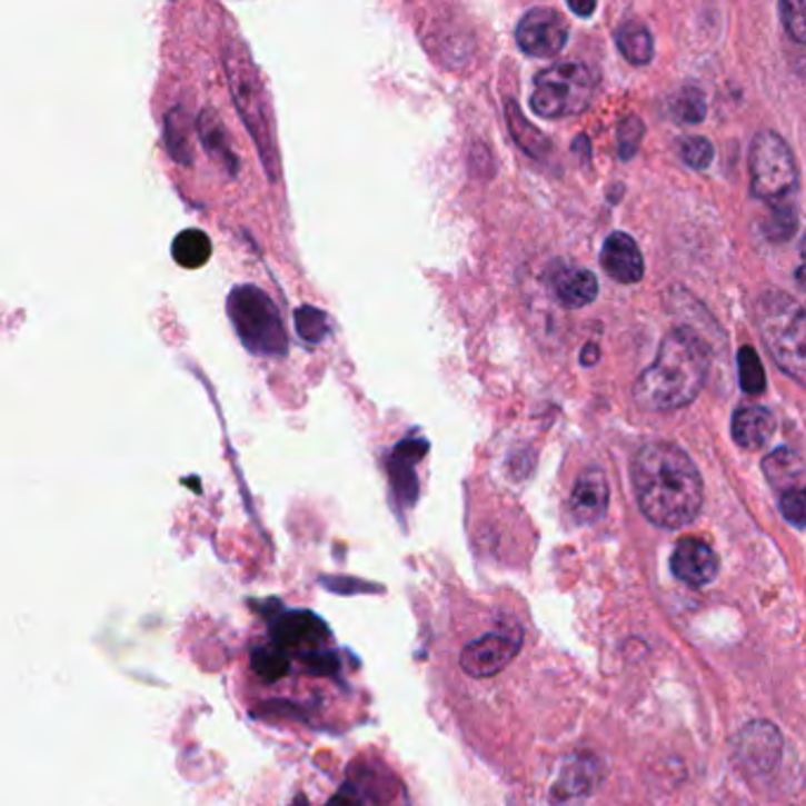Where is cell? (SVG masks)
<instances>
[{
    "label": "cell",
    "instance_id": "obj_3",
    "mask_svg": "<svg viewBox=\"0 0 806 806\" xmlns=\"http://www.w3.org/2000/svg\"><path fill=\"white\" fill-rule=\"evenodd\" d=\"M755 320L774 362L797 384L806 379V315L783 291H766L755 306Z\"/></svg>",
    "mask_w": 806,
    "mask_h": 806
},
{
    "label": "cell",
    "instance_id": "obj_10",
    "mask_svg": "<svg viewBox=\"0 0 806 806\" xmlns=\"http://www.w3.org/2000/svg\"><path fill=\"white\" fill-rule=\"evenodd\" d=\"M671 573L688 587H705L719 573V558L705 541L684 537L671 554Z\"/></svg>",
    "mask_w": 806,
    "mask_h": 806
},
{
    "label": "cell",
    "instance_id": "obj_31",
    "mask_svg": "<svg viewBox=\"0 0 806 806\" xmlns=\"http://www.w3.org/2000/svg\"><path fill=\"white\" fill-rule=\"evenodd\" d=\"M568 8L575 12V14H583V17H589L594 10H596V3H568Z\"/></svg>",
    "mask_w": 806,
    "mask_h": 806
},
{
    "label": "cell",
    "instance_id": "obj_18",
    "mask_svg": "<svg viewBox=\"0 0 806 806\" xmlns=\"http://www.w3.org/2000/svg\"><path fill=\"white\" fill-rule=\"evenodd\" d=\"M615 43L629 64L644 67L653 60V36L641 22L627 20L625 24L617 27Z\"/></svg>",
    "mask_w": 806,
    "mask_h": 806
},
{
    "label": "cell",
    "instance_id": "obj_25",
    "mask_svg": "<svg viewBox=\"0 0 806 806\" xmlns=\"http://www.w3.org/2000/svg\"><path fill=\"white\" fill-rule=\"evenodd\" d=\"M251 663H253V669L266 681L282 679L289 671V658L285 655V650H279V648H258L253 653Z\"/></svg>",
    "mask_w": 806,
    "mask_h": 806
},
{
    "label": "cell",
    "instance_id": "obj_21",
    "mask_svg": "<svg viewBox=\"0 0 806 806\" xmlns=\"http://www.w3.org/2000/svg\"><path fill=\"white\" fill-rule=\"evenodd\" d=\"M506 119H509L511 133H514L516 142L525 149V152L533 155V157H539V155H545V149H549V142L539 136V130L530 121L523 119V115H520L518 107L514 102H509V115H506Z\"/></svg>",
    "mask_w": 806,
    "mask_h": 806
},
{
    "label": "cell",
    "instance_id": "obj_8",
    "mask_svg": "<svg viewBox=\"0 0 806 806\" xmlns=\"http://www.w3.org/2000/svg\"><path fill=\"white\" fill-rule=\"evenodd\" d=\"M516 41L530 58H556L568 43V22L551 8H533L518 22Z\"/></svg>",
    "mask_w": 806,
    "mask_h": 806
},
{
    "label": "cell",
    "instance_id": "obj_19",
    "mask_svg": "<svg viewBox=\"0 0 806 806\" xmlns=\"http://www.w3.org/2000/svg\"><path fill=\"white\" fill-rule=\"evenodd\" d=\"M171 253H173V258H176V262L180 268L199 270V268L206 266V262H209V258L213 253V247H211V239L206 237V232H201V230H182L173 239Z\"/></svg>",
    "mask_w": 806,
    "mask_h": 806
},
{
    "label": "cell",
    "instance_id": "obj_24",
    "mask_svg": "<svg viewBox=\"0 0 806 806\" xmlns=\"http://www.w3.org/2000/svg\"><path fill=\"white\" fill-rule=\"evenodd\" d=\"M674 117H677L681 123H700L707 115V102L703 90L698 88H684L677 98L671 102Z\"/></svg>",
    "mask_w": 806,
    "mask_h": 806
},
{
    "label": "cell",
    "instance_id": "obj_6",
    "mask_svg": "<svg viewBox=\"0 0 806 806\" xmlns=\"http://www.w3.org/2000/svg\"><path fill=\"white\" fill-rule=\"evenodd\" d=\"M749 190L762 201H778L795 192L797 163L785 140L772 130H762L749 147Z\"/></svg>",
    "mask_w": 806,
    "mask_h": 806
},
{
    "label": "cell",
    "instance_id": "obj_28",
    "mask_svg": "<svg viewBox=\"0 0 806 806\" xmlns=\"http://www.w3.org/2000/svg\"><path fill=\"white\" fill-rule=\"evenodd\" d=\"M641 133H644V123L636 117H627L625 121H620L617 126V152H620L623 159H631L636 147L641 142Z\"/></svg>",
    "mask_w": 806,
    "mask_h": 806
},
{
    "label": "cell",
    "instance_id": "obj_2",
    "mask_svg": "<svg viewBox=\"0 0 806 806\" xmlns=\"http://www.w3.org/2000/svg\"><path fill=\"white\" fill-rule=\"evenodd\" d=\"M709 374V348L686 327L665 336L658 355L634 384V400L648 411H671L700 396Z\"/></svg>",
    "mask_w": 806,
    "mask_h": 806
},
{
    "label": "cell",
    "instance_id": "obj_12",
    "mask_svg": "<svg viewBox=\"0 0 806 806\" xmlns=\"http://www.w3.org/2000/svg\"><path fill=\"white\" fill-rule=\"evenodd\" d=\"M604 270L620 285H636L644 279V256L639 243L625 232H613L601 253Z\"/></svg>",
    "mask_w": 806,
    "mask_h": 806
},
{
    "label": "cell",
    "instance_id": "obj_23",
    "mask_svg": "<svg viewBox=\"0 0 806 806\" xmlns=\"http://www.w3.org/2000/svg\"><path fill=\"white\" fill-rule=\"evenodd\" d=\"M296 331L308 344H320L329 334L327 315L312 306H301L296 310Z\"/></svg>",
    "mask_w": 806,
    "mask_h": 806
},
{
    "label": "cell",
    "instance_id": "obj_5",
    "mask_svg": "<svg viewBox=\"0 0 806 806\" xmlns=\"http://www.w3.org/2000/svg\"><path fill=\"white\" fill-rule=\"evenodd\" d=\"M596 96V73L585 62H558L535 77L530 107L545 119L583 115Z\"/></svg>",
    "mask_w": 806,
    "mask_h": 806
},
{
    "label": "cell",
    "instance_id": "obj_20",
    "mask_svg": "<svg viewBox=\"0 0 806 806\" xmlns=\"http://www.w3.org/2000/svg\"><path fill=\"white\" fill-rule=\"evenodd\" d=\"M197 126H199V138L203 147L209 149V155H213L230 173H235L237 159L228 145V133H225V126L220 123V119L213 115V111H201Z\"/></svg>",
    "mask_w": 806,
    "mask_h": 806
},
{
    "label": "cell",
    "instance_id": "obj_26",
    "mask_svg": "<svg viewBox=\"0 0 806 806\" xmlns=\"http://www.w3.org/2000/svg\"><path fill=\"white\" fill-rule=\"evenodd\" d=\"M780 20L785 31L793 36V41H806V0H783Z\"/></svg>",
    "mask_w": 806,
    "mask_h": 806
},
{
    "label": "cell",
    "instance_id": "obj_1",
    "mask_svg": "<svg viewBox=\"0 0 806 806\" xmlns=\"http://www.w3.org/2000/svg\"><path fill=\"white\" fill-rule=\"evenodd\" d=\"M631 482L644 516L658 528H686L703 509L698 468L671 442L644 445L631 461Z\"/></svg>",
    "mask_w": 806,
    "mask_h": 806
},
{
    "label": "cell",
    "instance_id": "obj_7",
    "mask_svg": "<svg viewBox=\"0 0 806 806\" xmlns=\"http://www.w3.org/2000/svg\"><path fill=\"white\" fill-rule=\"evenodd\" d=\"M228 73H230V83H232V92H235V102L239 107V115L247 123V128L251 130V136L256 140V147L260 149L262 163L270 171V178H277V147L272 140V128H270V119H268V109H266V98H262L260 83L256 79V69L251 64V60H247L237 52H228Z\"/></svg>",
    "mask_w": 806,
    "mask_h": 806
},
{
    "label": "cell",
    "instance_id": "obj_15",
    "mask_svg": "<svg viewBox=\"0 0 806 806\" xmlns=\"http://www.w3.org/2000/svg\"><path fill=\"white\" fill-rule=\"evenodd\" d=\"M551 291L560 306L585 308L598 296V282L591 270L560 266L554 270Z\"/></svg>",
    "mask_w": 806,
    "mask_h": 806
},
{
    "label": "cell",
    "instance_id": "obj_17",
    "mask_svg": "<svg viewBox=\"0 0 806 806\" xmlns=\"http://www.w3.org/2000/svg\"><path fill=\"white\" fill-rule=\"evenodd\" d=\"M766 480L772 482L780 495L804 490V459L793 449H776L774 455L764 459Z\"/></svg>",
    "mask_w": 806,
    "mask_h": 806
},
{
    "label": "cell",
    "instance_id": "obj_27",
    "mask_svg": "<svg viewBox=\"0 0 806 806\" xmlns=\"http://www.w3.org/2000/svg\"><path fill=\"white\" fill-rule=\"evenodd\" d=\"M681 159L686 166L696 168V171H705V168H709L712 159H715V147H712V142L700 136L686 138L681 142Z\"/></svg>",
    "mask_w": 806,
    "mask_h": 806
},
{
    "label": "cell",
    "instance_id": "obj_29",
    "mask_svg": "<svg viewBox=\"0 0 806 806\" xmlns=\"http://www.w3.org/2000/svg\"><path fill=\"white\" fill-rule=\"evenodd\" d=\"M780 511L787 523H793L795 528H804L806 520V495L804 490H793L780 495Z\"/></svg>",
    "mask_w": 806,
    "mask_h": 806
},
{
    "label": "cell",
    "instance_id": "obj_13",
    "mask_svg": "<svg viewBox=\"0 0 806 806\" xmlns=\"http://www.w3.org/2000/svg\"><path fill=\"white\" fill-rule=\"evenodd\" d=\"M738 759L753 772H768L780 757V736L772 724L747 726L736 740Z\"/></svg>",
    "mask_w": 806,
    "mask_h": 806
},
{
    "label": "cell",
    "instance_id": "obj_4",
    "mask_svg": "<svg viewBox=\"0 0 806 806\" xmlns=\"http://www.w3.org/2000/svg\"><path fill=\"white\" fill-rule=\"evenodd\" d=\"M228 315L243 348L253 355L279 358L289 350L282 315L262 289L253 285L235 287L228 296Z\"/></svg>",
    "mask_w": 806,
    "mask_h": 806
},
{
    "label": "cell",
    "instance_id": "obj_14",
    "mask_svg": "<svg viewBox=\"0 0 806 806\" xmlns=\"http://www.w3.org/2000/svg\"><path fill=\"white\" fill-rule=\"evenodd\" d=\"M279 650H312L327 639V627L310 613H289L272 627Z\"/></svg>",
    "mask_w": 806,
    "mask_h": 806
},
{
    "label": "cell",
    "instance_id": "obj_16",
    "mask_svg": "<svg viewBox=\"0 0 806 806\" xmlns=\"http://www.w3.org/2000/svg\"><path fill=\"white\" fill-rule=\"evenodd\" d=\"M730 434L743 449H762L776 434V417L762 405L740 407L730 424Z\"/></svg>",
    "mask_w": 806,
    "mask_h": 806
},
{
    "label": "cell",
    "instance_id": "obj_11",
    "mask_svg": "<svg viewBox=\"0 0 806 806\" xmlns=\"http://www.w3.org/2000/svg\"><path fill=\"white\" fill-rule=\"evenodd\" d=\"M608 501H610V487L604 471H598V468H587L585 474H579L570 495V511L577 523L591 525L601 520L608 511Z\"/></svg>",
    "mask_w": 806,
    "mask_h": 806
},
{
    "label": "cell",
    "instance_id": "obj_30",
    "mask_svg": "<svg viewBox=\"0 0 806 806\" xmlns=\"http://www.w3.org/2000/svg\"><path fill=\"white\" fill-rule=\"evenodd\" d=\"M598 355H601V350H598V346H596V344H587V346H585V350H583V365L591 367V365L598 360Z\"/></svg>",
    "mask_w": 806,
    "mask_h": 806
},
{
    "label": "cell",
    "instance_id": "obj_9",
    "mask_svg": "<svg viewBox=\"0 0 806 806\" xmlns=\"http://www.w3.org/2000/svg\"><path fill=\"white\" fill-rule=\"evenodd\" d=\"M520 648L518 636L487 634L461 650V669L474 679H487L509 665Z\"/></svg>",
    "mask_w": 806,
    "mask_h": 806
},
{
    "label": "cell",
    "instance_id": "obj_22",
    "mask_svg": "<svg viewBox=\"0 0 806 806\" xmlns=\"http://www.w3.org/2000/svg\"><path fill=\"white\" fill-rule=\"evenodd\" d=\"M738 374H740V388L749 396H762L766 390V374L762 360L755 348H740L738 352Z\"/></svg>",
    "mask_w": 806,
    "mask_h": 806
}]
</instances>
